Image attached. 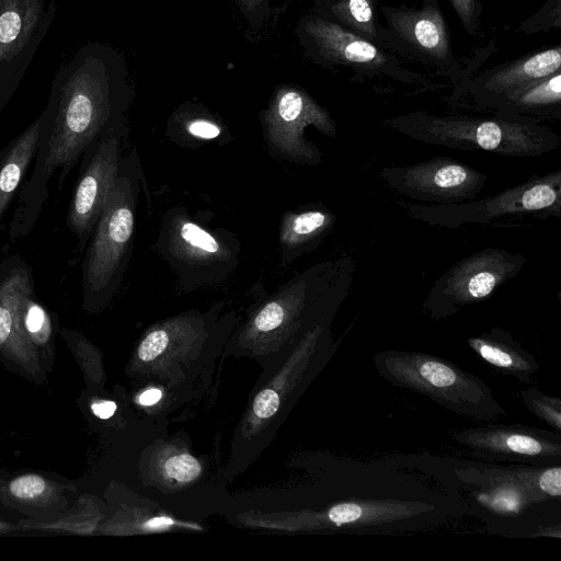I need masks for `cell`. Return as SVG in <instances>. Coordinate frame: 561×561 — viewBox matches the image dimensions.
Returning a JSON list of instances; mask_svg holds the SVG:
<instances>
[{
  "mask_svg": "<svg viewBox=\"0 0 561 561\" xmlns=\"http://www.w3.org/2000/svg\"><path fill=\"white\" fill-rule=\"evenodd\" d=\"M92 412L100 419H108L111 417L115 410L116 404L113 401H99L92 404Z\"/></svg>",
  "mask_w": 561,
  "mask_h": 561,
  "instance_id": "cell-32",
  "label": "cell"
},
{
  "mask_svg": "<svg viewBox=\"0 0 561 561\" xmlns=\"http://www.w3.org/2000/svg\"><path fill=\"white\" fill-rule=\"evenodd\" d=\"M520 397L533 414L557 432L561 431V401L559 398L545 394L534 387L522 390Z\"/></svg>",
  "mask_w": 561,
  "mask_h": 561,
  "instance_id": "cell-23",
  "label": "cell"
},
{
  "mask_svg": "<svg viewBox=\"0 0 561 561\" xmlns=\"http://www.w3.org/2000/svg\"><path fill=\"white\" fill-rule=\"evenodd\" d=\"M495 114L539 122L561 116V71L541 79L504 100Z\"/></svg>",
  "mask_w": 561,
  "mask_h": 561,
  "instance_id": "cell-18",
  "label": "cell"
},
{
  "mask_svg": "<svg viewBox=\"0 0 561 561\" xmlns=\"http://www.w3.org/2000/svg\"><path fill=\"white\" fill-rule=\"evenodd\" d=\"M161 391L159 389H149L139 397V402L144 405H151L161 399Z\"/></svg>",
  "mask_w": 561,
  "mask_h": 561,
  "instance_id": "cell-33",
  "label": "cell"
},
{
  "mask_svg": "<svg viewBox=\"0 0 561 561\" xmlns=\"http://www.w3.org/2000/svg\"><path fill=\"white\" fill-rule=\"evenodd\" d=\"M467 344L490 366L523 382H529L539 369L535 357L501 328L471 336Z\"/></svg>",
  "mask_w": 561,
  "mask_h": 561,
  "instance_id": "cell-16",
  "label": "cell"
},
{
  "mask_svg": "<svg viewBox=\"0 0 561 561\" xmlns=\"http://www.w3.org/2000/svg\"><path fill=\"white\" fill-rule=\"evenodd\" d=\"M383 125L419 142L506 157H539L561 145V137L537 121L497 114L438 116L416 111L387 118Z\"/></svg>",
  "mask_w": 561,
  "mask_h": 561,
  "instance_id": "cell-2",
  "label": "cell"
},
{
  "mask_svg": "<svg viewBox=\"0 0 561 561\" xmlns=\"http://www.w3.org/2000/svg\"><path fill=\"white\" fill-rule=\"evenodd\" d=\"M404 209L414 220L448 229L512 217H560L561 170L533 175L485 198L448 205L407 204Z\"/></svg>",
  "mask_w": 561,
  "mask_h": 561,
  "instance_id": "cell-5",
  "label": "cell"
},
{
  "mask_svg": "<svg viewBox=\"0 0 561 561\" xmlns=\"http://www.w3.org/2000/svg\"><path fill=\"white\" fill-rule=\"evenodd\" d=\"M374 363L387 381L426 396L454 413L477 421L505 414L484 381L447 359L421 352L383 351Z\"/></svg>",
  "mask_w": 561,
  "mask_h": 561,
  "instance_id": "cell-3",
  "label": "cell"
},
{
  "mask_svg": "<svg viewBox=\"0 0 561 561\" xmlns=\"http://www.w3.org/2000/svg\"><path fill=\"white\" fill-rule=\"evenodd\" d=\"M524 254L490 247L455 263L428 289L422 308L434 320L458 313L462 308L491 297L524 267Z\"/></svg>",
  "mask_w": 561,
  "mask_h": 561,
  "instance_id": "cell-6",
  "label": "cell"
},
{
  "mask_svg": "<svg viewBox=\"0 0 561 561\" xmlns=\"http://www.w3.org/2000/svg\"><path fill=\"white\" fill-rule=\"evenodd\" d=\"M279 407V397L272 389L262 390L253 403V412L260 419H268L276 413Z\"/></svg>",
  "mask_w": 561,
  "mask_h": 561,
  "instance_id": "cell-30",
  "label": "cell"
},
{
  "mask_svg": "<svg viewBox=\"0 0 561 561\" xmlns=\"http://www.w3.org/2000/svg\"><path fill=\"white\" fill-rule=\"evenodd\" d=\"M561 71L560 45L523 56L480 73L458 85L472 102L494 111L519 90Z\"/></svg>",
  "mask_w": 561,
  "mask_h": 561,
  "instance_id": "cell-15",
  "label": "cell"
},
{
  "mask_svg": "<svg viewBox=\"0 0 561 561\" xmlns=\"http://www.w3.org/2000/svg\"><path fill=\"white\" fill-rule=\"evenodd\" d=\"M164 469L169 477L181 482L191 481L201 473L199 462L186 454L169 458L164 465Z\"/></svg>",
  "mask_w": 561,
  "mask_h": 561,
  "instance_id": "cell-27",
  "label": "cell"
},
{
  "mask_svg": "<svg viewBox=\"0 0 561 561\" xmlns=\"http://www.w3.org/2000/svg\"><path fill=\"white\" fill-rule=\"evenodd\" d=\"M510 473L546 499H560L561 496V467L559 465L546 466L542 469L535 470H517Z\"/></svg>",
  "mask_w": 561,
  "mask_h": 561,
  "instance_id": "cell-22",
  "label": "cell"
},
{
  "mask_svg": "<svg viewBox=\"0 0 561 561\" xmlns=\"http://www.w3.org/2000/svg\"><path fill=\"white\" fill-rule=\"evenodd\" d=\"M41 128L38 116L0 154V218L35 157Z\"/></svg>",
  "mask_w": 561,
  "mask_h": 561,
  "instance_id": "cell-19",
  "label": "cell"
},
{
  "mask_svg": "<svg viewBox=\"0 0 561 561\" xmlns=\"http://www.w3.org/2000/svg\"><path fill=\"white\" fill-rule=\"evenodd\" d=\"M140 181L133 152L123 159L117 182L94 228L83 264L85 297H106L119 287L134 237Z\"/></svg>",
  "mask_w": 561,
  "mask_h": 561,
  "instance_id": "cell-4",
  "label": "cell"
},
{
  "mask_svg": "<svg viewBox=\"0 0 561 561\" xmlns=\"http://www.w3.org/2000/svg\"><path fill=\"white\" fill-rule=\"evenodd\" d=\"M187 133L198 139H215L220 136L221 127L216 123L205 119L195 118L186 124Z\"/></svg>",
  "mask_w": 561,
  "mask_h": 561,
  "instance_id": "cell-31",
  "label": "cell"
},
{
  "mask_svg": "<svg viewBox=\"0 0 561 561\" xmlns=\"http://www.w3.org/2000/svg\"><path fill=\"white\" fill-rule=\"evenodd\" d=\"M241 1L245 8H248L249 10H254L264 0H241Z\"/></svg>",
  "mask_w": 561,
  "mask_h": 561,
  "instance_id": "cell-34",
  "label": "cell"
},
{
  "mask_svg": "<svg viewBox=\"0 0 561 561\" xmlns=\"http://www.w3.org/2000/svg\"><path fill=\"white\" fill-rule=\"evenodd\" d=\"M159 247L186 287L216 282L232 270L238 249L203 228L186 215H168Z\"/></svg>",
  "mask_w": 561,
  "mask_h": 561,
  "instance_id": "cell-10",
  "label": "cell"
},
{
  "mask_svg": "<svg viewBox=\"0 0 561 561\" xmlns=\"http://www.w3.org/2000/svg\"><path fill=\"white\" fill-rule=\"evenodd\" d=\"M377 4L378 0H337L330 4L329 11L336 23L380 47Z\"/></svg>",
  "mask_w": 561,
  "mask_h": 561,
  "instance_id": "cell-20",
  "label": "cell"
},
{
  "mask_svg": "<svg viewBox=\"0 0 561 561\" xmlns=\"http://www.w3.org/2000/svg\"><path fill=\"white\" fill-rule=\"evenodd\" d=\"M56 11V0H0V113L24 79Z\"/></svg>",
  "mask_w": 561,
  "mask_h": 561,
  "instance_id": "cell-8",
  "label": "cell"
},
{
  "mask_svg": "<svg viewBox=\"0 0 561 561\" xmlns=\"http://www.w3.org/2000/svg\"><path fill=\"white\" fill-rule=\"evenodd\" d=\"M378 176L398 195L430 205L474 199L488 180L483 172L448 157H434L401 167H383Z\"/></svg>",
  "mask_w": 561,
  "mask_h": 561,
  "instance_id": "cell-11",
  "label": "cell"
},
{
  "mask_svg": "<svg viewBox=\"0 0 561 561\" xmlns=\"http://www.w3.org/2000/svg\"><path fill=\"white\" fill-rule=\"evenodd\" d=\"M453 439L483 458L545 467L561 461L560 435L539 428L485 425L458 431Z\"/></svg>",
  "mask_w": 561,
  "mask_h": 561,
  "instance_id": "cell-13",
  "label": "cell"
},
{
  "mask_svg": "<svg viewBox=\"0 0 561 561\" xmlns=\"http://www.w3.org/2000/svg\"><path fill=\"white\" fill-rule=\"evenodd\" d=\"M561 25V0H547L542 8L533 16L522 22L517 30L525 34L548 31Z\"/></svg>",
  "mask_w": 561,
  "mask_h": 561,
  "instance_id": "cell-24",
  "label": "cell"
},
{
  "mask_svg": "<svg viewBox=\"0 0 561 561\" xmlns=\"http://www.w3.org/2000/svg\"><path fill=\"white\" fill-rule=\"evenodd\" d=\"M381 12L386 20V26L380 28L381 48L394 50L438 73L451 76L460 70L437 0H422L421 8L383 4Z\"/></svg>",
  "mask_w": 561,
  "mask_h": 561,
  "instance_id": "cell-7",
  "label": "cell"
},
{
  "mask_svg": "<svg viewBox=\"0 0 561 561\" xmlns=\"http://www.w3.org/2000/svg\"><path fill=\"white\" fill-rule=\"evenodd\" d=\"M335 222V214L324 207L284 215L279 229L283 264L313 250Z\"/></svg>",
  "mask_w": 561,
  "mask_h": 561,
  "instance_id": "cell-17",
  "label": "cell"
},
{
  "mask_svg": "<svg viewBox=\"0 0 561 561\" xmlns=\"http://www.w3.org/2000/svg\"><path fill=\"white\" fill-rule=\"evenodd\" d=\"M123 123H119L90 148L89 162L76 185L67 222L81 245L94 230L117 182L123 162Z\"/></svg>",
  "mask_w": 561,
  "mask_h": 561,
  "instance_id": "cell-12",
  "label": "cell"
},
{
  "mask_svg": "<svg viewBox=\"0 0 561 561\" xmlns=\"http://www.w3.org/2000/svg\"><path fill=\"white\" fill-rule=\"evenodd\" d=\"M35 165L11 221V239L27 234L58 172L59 187L79 158L122 123L111 59L98 44L81 47L55 73L39 115Z\"/></svg>",
  "mask_w": 561,
  "mask_h": 561,
  "instance_id": "cell-1",
  "label": "cell"
},
{
  "mask_svg": "<svg viewBox=\"0 0 561 561\" xmlns=\"http://www.w3.org/2000/svg\"><path fill=\"white\" fill-rule=\"evenodd\" d=\"M336 1H337V0H332V3L336 2ZM332 3H331V4H332Z\"/></svg>",
  "mask_w": 561,
  "mask_h": 561,
  "instance_id": "cell-35",
  "label": "cell"
},
{
  "mask_svg": "<svg viewBox=\"0 0 561 561\" xmlns=\"http://www.w3.org/2000/svg\"><path fill=\"white\" fill-rule=\"evenodd\" d=\"M496 479L499 481L495 482L492 489L484 490L478 496L480 502L493 510L518 513L529 504L546 499L511 474H502Z\"/></svg>",
  "mask_w": 561,
  "mask_h": 561,
  "instance_id": "cell-21",
  "label": "cell"
},
{
  "mask_svg": "<svg viewBox=\"0 0 561 561\" xmlns=\"http://www.w3.org/2000/svg\"><path fill=\"white\" fill-rule=\"evenodd\" d=\"M456 12L463 30L473 37L481 32V0H448Z\"/></svg>",
  "mask_w": 561,
  "mask_h": 561,
  "instance_id": "cell-26",
  "label": "cell"
},
{
  "mask_svg": "<svg viewBox=\"0 0 561 561\" xmlns=\"http://www.w3.org/2000/svg\"><path fill=\"white\" fill-rule=\"evenodd\" d=\"M264 136L270 148L283 159L304 164L322 161L321 151L306 137L313 126L327 137L336 136V124L330 113L308 93L291 87L280 88L263 117Z\"/></svg>",
  "mask_w": 561,
  "mask_h": 561,
  "instance_id": "cell-9",
  "label": "cell"
},
{
  "mask_svg": "<svg viewBox=\"0 0 561 561\" xmlns=\"http://www.w3.org/2000/svg\"><path fill=\"white\" fill-rule=\"evenodd\" d=\"M46 483L37 474H25L14 479L10 485V492L19 499H33L44 492Z\"/></svg>",
  "mask_w": 561,
  "mask_h": 561,
  "instance_id": "cell-28",
  "label": "cell"
},
{
  "mask_svg": "<svg viewBox=\"0 0 561 561\" xmlns=\"http://www.w3.org/2000/svg\"><path fill=\"white\" fill-rule=\"evenodd\" d=\"M304 28L318 55L328 64L348 67L364 76L413 79L400 67L396 57L333 20L314 16L305 23Z\"/></svg>",
  "mask_w": 561,
  "mask_h": 561,
  "instance_id": "cell-14",
  "label": "cell"
},
{
  "mask_svg": "<svg viewBox=\"0 0 561 561\" xmlns=\"http://www.w3.org/2000/svg\"><path fill=\"white\" fill-rule=\"evenodd\" d=\"M169 341V333L163 329L150 332L138 347L139 358L144 362L154 359L167 348Z\"/></svg>",
  "mask_w": 561,
  "mask_h": 561,
  "instance_id": "cell-29",
  "label": "cell"
},
{
  "mask_svg": "<svg viewBox=\"0 0 561 561\" xmlns=\"http://www.w3.org/2000/svg\"><path fill=\"white\" fill-rule=\"evenodd\" d=\"M21 323L24 329L34 336H47L49 332V319L45 309L32 299V291L21 302Z\"/></svg>",
  "mask_w": 561,
  "mask_h": 561,
  "instance_id": "cell-25",
  "label": "cell"
}]
</instances>
